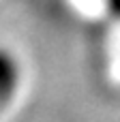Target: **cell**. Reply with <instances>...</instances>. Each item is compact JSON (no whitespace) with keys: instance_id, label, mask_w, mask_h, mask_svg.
I'll return each instance as SVG.
<instances>
[{"instance_id":"1","label":"cell","mask_w":120,"mask_h":122,"mask_svg":"<svg viewBox=\"0 0 120 122\" xmlns=\"http://www.w3.org/2000/svg\"><path fill=\"white\" fill-rule=\"evenodd\" d=\"M24 81L19 58L4 45H0V112L6 109L17 97Z\"/></svg>"},{"instance_id":"2","label":"cell","mask_w":120,"mask_h":122,"mask_svg":"<svg viewBox=\"0 0 120 122\" xmlns=\"http://www.w3.org/2000/svg\"><path fill=\"white\" fill-rule=\"evenodd\" d=\"M107 13H112L114 17H120V0H103Z\"/></svg>"}]
</instances>
